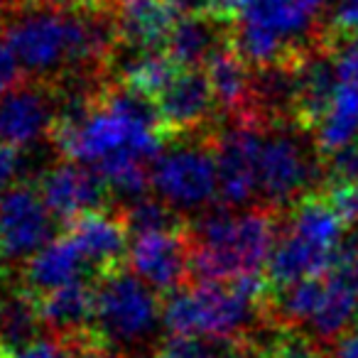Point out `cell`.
<instances>
[{"mask_svg":"<svg viewBox=\"0 0 358 358\" xmlns=\"http://www.w3.org/2000/svg\"><path fill=\"white\" fill-rule=\"evenodd\" d=\"M162 133L150 96L123 84H106L84 113L57 120L52 138L64 157L94 167L110 192L133 201L150 185L145 164L157 159Z\"/></svg>","mask_w":358,"mask_h":358,"instance_id":"6da1fadb","label":"cell"},{"mask_svg":"<svg viewBox=\"0 0 358 358\" xmlns=\"http://www.w3.org/2000/svg\"><path fill=\"white\" fill-rule=\"evenodd\" d=\"M187 238L192 273L199 280L229 282L260 275L278 243V211L268 206L211 209L187 229Z\"/></svg>","mask_w":358,"mask_h":358,"instance_id":"7a4b0ae2","label":"cell"},{"mask_svg":"<svg viewBox=\"0 0 358 358\" xmlns=\"http://www.w3.org/2000/svg\"><path fill=\"white\" fill-rule=\"evenodd\" d=\"M322 8L324 0H236L231 50L255 69L299 59L327 45Z\"/></svg>","mask_w":358,"mask_h":358,"instance_id":"3957f363","label":"cell"},{"mask_svg":"<svg viewBox=\"0 0 358 358\" xmlns=\"http://www.w3.org/2000/svg\"><path fill=\"white\" fill-rule=\"evenodd\" d=\"M265 304L263 275L229 280H199L194 287L172 292L162 309V322L172 336H204L214 341H243L253 331Z\"/></svg>","mask_w":358,"mask_h":358,"instance_id":"277c9868","label":"cell"},{"mask_svg":"<svg viewBox=\"0 0 358 358\" xmlns=\"http://www.w3.org/2000/svg\"><path fill=\"white\" fill-rule=\"evenodd\" d=\"M346 224L327 196L309 194L294 204L287 229L275 243L268 275L275 289L302 280H319L343 265Z\"/></svg>","mask_w":358,"mask_h":358,"instance_id":"5b68a950","label":"cell"},{"mask_svg":"<svg viewBox=\"0 0 358 358\" xmlns=\"http://www.w3.org/2000/svg\"><path fill=\"white\" fill-rule=\"evenodd\" d=\"M159 322L155 289L138 275L115 270L99 280L94 307V334L106 348L145 343Z\"/></svg>","mask_w":358,"mask_h":358,"instance_id":"8992f818","label":"cell"},{"mask_svg":"<svg viewBox=\"0 0 358 358\" xmlns=\"http://www.w3.org/2000/svg\"><path fill=\"white\" fill-rule=\"evenodd\" d=\"M299 125H270L258 157V194L268 209H285L304 199L322 177L317 157L304 145Z\"/></svg>","mask_w":358,"mask_h":358,"instance_id":"52a82bcc","label":"cell"},{"mask_svg":"<svg viewBox=\"0 0 358 358\" xmlns=\"http://www.w3.org/2000/svg\"><path fill=\"white\" fill-rule=\"evenodd\" d=\"M150 185L172 209H201L219 192L214 152L201 145H177L152 162Z\"/></svg>","mask_w":358,"mask_h":358,"instance_id":"ba28073f","label":"cell"},{"mask_svg":"<svg viewBox=\"0 0 358 358\" xmlns=\"http://www.w3.org/2000/svg\"><path fill=\"white\" fill-rule=\"evenodd\" d=\"M265 128L234 120L214 133V162L219 194L229 206H245L258 194V157Z\"/></svg>","mask_w":358,"mask_h":358,"instance_id":"9c48e42d","label":"cell"},{"mask_svg":"<svg viewBox=\"0 0 358 358\" xmlns=\"http://www.w3.org/2000/svg\"><path fill=\"white\" fill-rule=\"evenodd\" d=\"M133 275L157 292H179L192 273V250L187 231L169 229L140 234L128 248Z\"/></svg>","mask_w":358,"mask_h":358,"instance_id":"30bf717a","label":"cell"},{"mask_svg":"<svg viewBox=\"0 0 358 358\" xmlns=\"http://www.w3.org/2000/svg\"><path fill=\"white\" fill-rule=\"evenodd\" d=\"M110 187L96 169L81 162H62L40 179V196L62 224H74L86 214H96L108 201Z\"/></svg>","mask_w":358,"mask_h":358,"instance_id":"8fae6325","label":"cell"},{"mask_svg":"<svg viewBox=\"0 0 358 358\" xmlns=\"http://www.w3.org/2000/svg\"><path fill=\"white\" fill-rule=\"evenodd\" d=\"M57 123V94L42 81L17 84L0 99V145L27 148Z\"/></svg>","mask_w":358,"mask_h":358,"instance_id":"7c38bea8","label":"cell"},{"mask_svg":"<svg viewBox=\"0 0 358 358\" xmlns=\"http://www.w3.org/2000/svg\"><path fill=\"white\" fill-rule=\"evenodd\" d=\"M52 211L40 192L32 187H15L0 196V248L6 258L17 260L35 255L50 243Z\"/></svg>","mask_w":358,"mask_h":358,"instance_id":"4fadbf2b","label":"cell"},{"mask_svg":"<svg viewBox=\"0 0 358 358\" xmlns=\"http://www.w3.org/2000/svg\"><path fill=\"white\" fill-rule=\"evenodd\" d=\"M162 128L172 135H192L211 120L216 99L206 71L177 69L164 89L155 96Z\"/></svg>","mask_w":358,"mask_h":358,"instance_id":"5bb4252c","label":"cell"},{"mask_svg":"<svg viewBox=\"0 0 358 358\" xmlns=\"http://www.w3.org/2000/svg\"><path fill=\"white\" fill-rule=\"evenodd\" d=\"M128 226L120 214H86L69 224V238L81 250L86 265L99 273V278L120 270L128 260Z\"/></svg>","mask_w":358,"mask_h":358,"instance_id":"9a60e30c","label":"cell"},{"mask_svg":"<svg viewBox=\"0 0 358 358\" xmlns=\"http://www.w3.org/2000/svg\"><path fill=\"white\" fill-rule=\"evenodd\" d=\"M84 263V255L69 236L50 241L27 260L22 270V289L37 299L66 285L81 282Z\"/></svg>","mask_w":358,"mask_h":358,"instance_id":"2e32d148","label":"cell"},{"mask_svg":"<svg viewBox=\"0 0 358 358\" xmlns=\"http://www.w3.org/2000/svg\"><path fill=\"white\" fill-rule=\"evenodd\" d=\"M96 289L86 282H74L37 297L42 327H47L55 338H79L94 331Z\"/></svg>","mask_w":358,"mask_h":358,"instance_id":"e0dca14e","label":"cell"},{"mask_svg":"<svg viewBox=\"0 0 358 358\" xmlns=\"http://www.w3.org/2000/svg\"><path fill=\"white\" fill-rule=\"evenodd\" d=\"M353 324H358V282L341 265L324 278V292L309 327L317 341L329 343L351 331Z\"/></svg>","mask_w":358,"mask_h":358,"instance_id":"ac0fdd59","label":"cell"},{"mask_svg":"<svg viewBox=\"0 0 358 358\" xmlns=\"http://www.w3.org/2000/svg\"><path fill=\"white\" fill-rule=\"evenodd\" d=\"M177 22L169 0H130L115 6L118 40L128 50H157Z\"/></svg>","mask_w":358,"mask_h":358,"instance_id":"d6986e66","label":"cell"},{"mask_svg":"<svg viewBox=\"0 0 358 358\" xmlns=\"http://www.w3.org/2000/svg\"><path fill=\"white\" fill-rule=\"evenodd\" d=\"M224 22L226 20H216L209 15L179 17L169 30L164 52L174 64L185 66V69H196L226 47Z\"/></svg>","mask_w":358,"mask_h":358,"instance_id":"ffe728a7","label":"cell"},{"mask_svg":"<svg viewBox=\"0 0 358 358\" xmlns=\"http://www.w3.org/2000/svg\"><path fill=\"white\" fill-rule=\"evenodd\" d=\"M206 79L214 91L216 106L234 120H248L250 108V79L248 64L226 45L206 62ZM250 123V120H248Z\"/></svg>","mask_w":358,"mask_h":358,"instance_id":"44dd1931","label":"cell"},{"mask_svg":"<svg viewBox=\"0 0 358 358\" xmlns=\"http://www.w3.org/2000/svg\"><path fill=\"white\" fill-rule=\"evenodd\" d=\"M314 148L336 157L358 143V86L338 84L322 118L314 125Z\"/></svg>","mask_w":358,"mask_h":358,"instance_id":"7402d4cb","label":"cell"},{"mask_svg":"<svg viewBox=\"0 0 358 358\" xmlns=\"http://www.w3.org/2000/svg\"><path fill=\"white\" fill-rule=\"evenodd\" d=\"M42 319L37 299L22 287L0 297V358L22 351L37 341Z\"/></svg>","mask_w":358,"mask_h":358,"instance_id":"603a6c76","label":"cell"},{"mask_svg":"<svg viewBox=\"0 0 358 358\" xmlns=\"http://www.w3.org/2000/svg\"><path fill=\"white\" fill-rule=\"evenodd\" d=\"M130 55L118 59L113 57L118 69V84L145 94L155 101V96L164 89L169 79L177 71V64L169 59L167 52L159 50H128Z\"/></svg>","mask_w":358,"mask_h":358,"instance_id":"cb8c5ba5","label":"cell"},{"mask_svg":"<svg viewBox=\"0 0 358 358\" xmlns=\"http://www.w3.org/2000/svg\"><path fill=\"white\" fill-rule=\"evenodd\" d=\"M245 343H248V356L253 358H329L324 353L322 341L299 331L297 327L275 324L265 338Z\"/></svg>","mask_w":358,"mask_h":358,"instance_id":"d4e9b609","label":"cell"},{"mask_svg":"<svg viewBox=\"0 0 358 358\" xmlns=\"http://www.w3.org/2000/svg\"><path fill=\"white\" fill-rule=\"evenodd\" d=\"M6 358H110L108 348L99 341L94 331L79 338H52L35 341L22 351H15Z\"/></svg>","mask_w":358,"mask_h":358,"instance_id":"484cf974","label":"cell"},{"mask_svg":"<svg viewBox=\"0 0 358 358\" xmlns=\"http://www.w3.org/2000/svg\"><path fill=\"white\" fill-rule=\"evenodd\" d=\"M125 226H128L130 234L140 236V234H152V231H169V229H179L177 219L172 214V206L164 204L159 199H148V196H140L133 199L123 211Z\"/></svg>","mask_w":358,"mask_h":358,"instance_id":"4316f807","label":"cell"},{"mask_svg":"<svg viewBox=\"0 0 358 358\" xmlns=\"http://www.w3.org/2000/svg\"><path fill=\"white\" fill-rule=\"evenodd\" d=\"M157 358H243V341H214L199 336H172Z\"/></svg>","mask_w":358,"mask_h":358,"instance_id":"83f0119b","label":"cell"},{"mask_svg":"<svg viewBox=\"0 0 358 358\" xmlns=\"http://www.w3.org/2000/svg\"><path fill=\"white\" fill-rule=\"evenodd\" d=\"M327 47L341 84L358 86V32L351 35H329Z\"/></svg>","mask_w":358,"mask_h":358,"instance_id":"f1b7e54d","label":"cell"},{"mask_svg":"<svg viewBox=\"0 0 358 358\" xmlns=\"http://www.w3.org/2000/svg\"><path fill=\"white\" fill-rule=\"evenodd\" d=\"M324 196L329 199V204L336 209V214L343 219L346 226L358 224V189L346 182H338V179H329L324 185Z\"/></svg>","mask_w":358,"mask_h":358,"instance_id":"f546056e","label":"cell"},{"mask_svg":"<svg viewBox=\"0 0 358 358\" xmlns=\"http://www.w3.org/2000/svg\"><path fill=\"white\" fill-rule=\"evenodd\" d=\"M177 13L185 15H209L216 20H231L234 17L236 0H169Z\"/></svg>","mask_w":358,"mask_h":358,"instance_id":"4dcf8cb0","label":"cell"},{"mask_svg":"<svg viewBox=\"0 0 358 358\" xmlns=\"http://www.w3.org/2000/svg\"><path fill=\"white\" fill-rule=\"evenodd\" d=\"M329 179H338V182H346V185L356 187L358 189V143L353 148L343 150L341 155L331 157V167L327 172Z\"/></svg>","mask_w":358,"mask_h":358,"instance_id":"1f68e13d","label":"cell"},{"mask_svg":"<svg viewBox=\"0 0 358 358\" xmlns=\"http://www.w3.org/2000/svg\"><path fill=\"white\" fill-rule=\"evenodd\" d=\"M358 32V0H338L331 10L329 35H351Z\"/></svg>","mask_w":358,"mask_h":358,"instance_id":"d6a6232c","label":"cell"},{"mask_svg":"<svg viewBox=\"0 0 358 358\" xmlns=\"http://www.w3.org/2000/svg\"><path fill=\"white\" fill-rule=\"evenodd\" d=\"M20 84V62L8 42H0V99Z\"/></svg>","mask_w":358,"mask_h":358,"instance_id":"836d02e7","label":"cell"},{"mask_svg":"<svg viewBox=\"0 0 358 358\" xmlns=\"http://www.w3.org/2000/svg\"><path fill=\"white\" fill-rule=\"evenodd\" d=\"M20 167H22L20 152L15 148L0 145V196L13 185V179L20 174Z\"/></svg>","mask_w":358,"mask_h":358,"instance_id":"e575fe53","label":"cell"},{"mask_svg":"<svg viewBox=\"0 0 358 358\" xmlns=\"http://www.w3.org/2000/svg\"><path fill=\"white\" fill-rule=\"evenodd\" d=\"M329 358H358V324L351 331H346L343 336H338L334 341Z\"/></svg>","mask_w":358,"mask_h":358,"instance_id":"d590c367","label":"cell"},{"mask_svg":"<svg viewBox=\"0 0 358 358\" xmlns=\"http://www.w3.org/2000/svg\"><path fill=\"white\" fill-rule=\"evenodd\" d=\"M86 3H101V0H15L17 8L35 6V8H76L86 6ZM110 3V0H108Z\"/></svg>","mask_w":358,"mask_h":358,"instance_id":"8d00e7d4","label":"cell"},{"mask_svg":"<svg viewBox=\"0 0 358 358\" xmlns=\"http://www.w3.org/2000/svg\"><path fill=\"white\" fill-rule=\"evenodd\" d=\"M343 268L351 273V278L358 282V245L346 243V255H343Z\"/></svg>","mask_w":358,"mask_h":358,"instance_id":"74e56055","label":"cell"},{"mask_svg":"<svg viewBox=\"0 0 358 358\" xmlns=\"http://www.w3.org/2000/svg\"><path fill=\"white\" fill-rule=\"evenodd\" d=\"M10 3H13V0H0V27L6 25L8 13H10Z\"/></svg>","mask_w":358,"mask_h":358,"instance_id":"f35d334b","label":"cell"},{"mask_svg":"<svg viewBox=\"0 0 358 358\" xmlns=\"http://www.w3.org/2000/svg\"><path fill=\"white\" fill-rule=\"evenodd\" d=\"M3 258H6V253H3V248H0V280L6 278V268H3Z\"/></svg>","mask_w":358,"mask_h":358,"instance_id":"ab89813d","label":"cell"}]
</instances>
